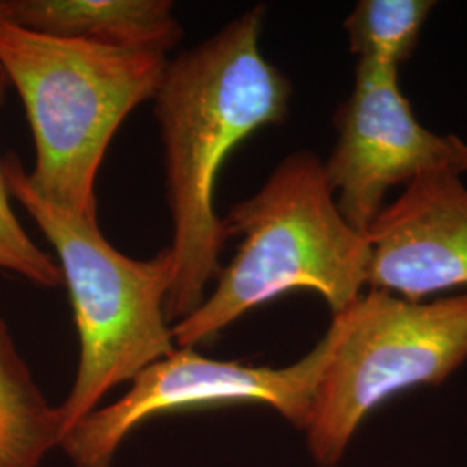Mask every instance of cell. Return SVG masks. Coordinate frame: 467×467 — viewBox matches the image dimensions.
<instances>
[{"mask_svg":"<svg viewBox=\"0 0 467 467\" xmlns=\"http://www.w3.org/2000/svg\"><path fill=\"white\" fill-rule=\"evenodd\" d=\"M265 7L254 5L168 61L154 96L165 152L173 281L168 322L191 316L220 272L231 233L215 212L225 158L258 129L289 115L291 82L260 49Z\"/></svg>","mask_w":467,"mask_h":467,"instance_id":"1","label":"cell"},{"mask_svg":"<svg viewBox=\"0 0 467 467\" xmlns=\"http://www.w3.org/2000/svg\"><path fill=\"white\" fill-rule=\"evenodd\" d=\"M241 237L215 291L171 326L177 348H196L217 337L250 310L293 289H310L339 316L368 285V235L337 208L324 161L310 150L284 158L267 182L223 217Z\"/></svg>","mask_w":467,"mask_h":467,"instance_id":"2","label":"cell"},{"mask_svg":"<svg viewBox=\"0 0 467 467\" xmlns=\"http://www.w3.org/2000/svg\"><path fill=\"white\" fill-rule=\"evenodd\" d=\"M168 57L57 38L0 17V67L21 96L35 142L28 181L46 200L98 218L96 177L111 139L154 99Z\"/></svg>","mask_w":467,"mask_h":467,"instance_id":"3","label":"cell"},{"mask_svg":"<svg viewBox=\"0 0 467 467\" xmlns=\"http://www.w3.org/2000/svg\"><path fill=\"white\" fill-rule=\"evenodd\" d=\"M0 163L9 194L57 253L73 305L80 360L67 400L57 407L63 438L108 391L177 350L165 312L173 256L168 248L150 260L123 254L102 235L98 218L69 213L42 198L15 154Z\"/></svg>","mask_w":467,"mask_h":467,"instance_id":"4","label":"cell"},{"mask_svg":"<svg viewBox=\"0 0 467 467\" xmlns=\"http://www.w3.org/2000/svg\"><path fill=\"white\" fill-rule=\"evenodd\" d=\"M331 355L303 433L318 467H336L383 403L438 386L467 362V293L410 301L370 289L334 316Z\"/></svg>","mask_w":467,"mask_h":467,"instance_id":"5","label":"cell"},{"mask_svg":"<svg viewBox=\"0 0 467 467\" xmlns=\"http://www.w3.org/2000/svg\"><path fill=\"white\" fill-rule=\"evenodd\" d=\"M331 347L333 336L327 329L312 350L285 368L213 360L194 348H177L140 370L119 400L78 420L59 447L75 467H111L119 445L140 422L229 403L267 405L303 431Z\"/></svg>","mask_w":467,"mask_h":467,"instance_id":"6","label":"cell"},{"mask_svg":"<svg viewBox=\"0 0 467 467\" xmlns=\"http://www.w3.org/2000/svg\"><path fill=\"white\" fill-rule=\"evenodd\" d=\"M337 140L326 175L343 217L368 234L395 185L422 173H467V144L424 129L403 96L397 67L357 63L350 96L334 115Z\"/></svg>","mask_w":467,"mask_h":467,"instance_id":"7","label":"cell"},{"mask_svg":"<svg viewBox=\"0 0 467 467\" xmlns=\"http://www.w3.org/2000/svg\"><path fill=\"white\" fill-rule=\"evenodd\" d=\"M366 235L370 289L422 301L467 285V187L453 171L409 182Z\"/></svg>","mask_w":467,"mask_h":467,"instance_id":"8","label":"cell"},{"mask_svg":"<svg viewBox=\"0 0 467 467\" xmlns=\"http://www.w3.org/2000/svg\"><path fill=\"white\" fill-rule=\"evenodd\" d=\"M0 17L36 34L165 54L184 36L170 0H0Z\"/></svg>","mask_w":467,"mask_h":467,"instance_id":"9","label":"cell"},{"mask_svg":"<svg viewBox=\"0 0 467 467\" xmlns=\"http://www.w3.org/2000/svg\"><path fill=\"white\" fill-rule=\"evenodd\" d=\"M63 434L59 409L35 383L0 317V467H38Z\"/></svg>","mask_w":467,"mask_h":467,"instance_id":"10","label":"cell"},{"mask_svg":"<svg viewBox=\"0 0 467 467\" xmlns=\"http://www.w3.org/2000/svg\"><path fill=\"white\" fill-rule=\"evenodd\" d=\"M433 7L431 0H360L345 19L357 63L399 69L418 47Z\"/></svg>","mask_w":467,"mask_h":467,"instance_id":"11","label":"cell"},{"mask_svg":"<svg viewBox=\"0 0 467 467\" xmlns=\"http://www.w3.org/2000/svg\"><path fill=\"white\" fill-rule=\"evenodd\" d=\"M9 87L11 82L0 67V106ZM9 198L11 194L0 163V268L15 272L40 287H57L63 283L61 268L25 233Z\"/></svg>","mask_w":467,"mask_h":467,"instance_id":"12","label":"cell"}]
</instances>
